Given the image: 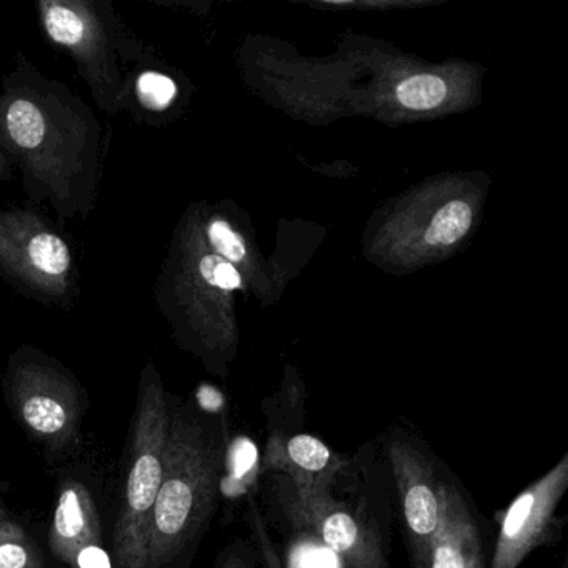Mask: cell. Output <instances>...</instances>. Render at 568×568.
Returning a JSON list of instances; mask_svg holds the SVG:
<instances>
[{"instance_id":"6da1fadb","label":"cell","mask_w":568,"mask_h":568,"mask_svg":"<svg viewBox=\"0 0 568 568\" xmlns=\"http://www.w3.org/2000/svg\"><path fill=\"white\" fill-rule=\"evenodd\" d=\"M88 105L34 69L19 68L0 95V131L26 187L62 215L88 214L98 185L99 125Z\"/></svg>"},{"instance_id":"7a4b0ae2","label":"cell","mask_w":568,"mask_h":568,"mask_svg":"<svg viewBox=\"0 0 568 568\" xmlns=\"http://www.w3.org/2000/svg\"><path fill=\"white\" fill-rule=\"evenodd\" d=\"M227 452L225 417L171 397L164 471L149 540V568L191 567L217 511Z\"/></svg>"},{"instance_id":"3957f363","label":"cell","mask_w":568,"mask_h":568,"mask_svg":"<svg viewBox=\"0 0 568 568\" xmlns=\"http://www.w3.org/2000/svg\"><path fill=\"white\" fill-rule=\"evenodd\" d=\"M171 395L154 365H145L132 415L124 487L112 534L114 568H149L152 515L164 471Z\"/></svg>"},{"instance_id":"277c9868","label":"cell","mask_w":568,"mask_h":568,"mask_svg":"<svg viewBox=\"0 0 568 568\" xmlns=\"http://www.w3.org/2000/svg\"><path fill=\"white\" fill-rule=\"evenodd\" d=\"M264 478L268 504L281 524L321 541L342 568H392L385 527L367 501L338 498L335 485L308 484L284 474Z\"/></svg>"},{"instance_id":"5b68a950","label":"cell","mask_w":568,"mask_h":568,"mask_svg":"<svg viewBox=\"0 0 568 568\" xmlns=\"http://www.w3.org/2000/svg\"><path fill=\"white\" fill-rule=\"evenodd\" d=\"M8 395L14 417L45 447H71L81 430L84 400L78 382L52 362L38 357L12 358Z\"/></svg>"},{"instance_id":"8992f818","label":"cell","mask_w":568,"mask_h":568,"mask_svg":"<svg viewBox=\"0 0 568 568\" xmlns=\"http://www.w3.org/2000/svg\"><path fill=\"white\" fill-rule=\"evenodd\" d=\"M384 452L394 478L395 497L412 568H422L440 521V475L444 462L412 432L392 427Z\"/></svg>"},{"instance_id":"52a82bcc","label":"cell","mask_w":568,"mask_h":568,"mask_svg":"<svg viewBox=\"0 0 568 568\" xmlns=\"http://www.w3.org/2000/svg\"><path fill=\"white\" fill-rule=\"evenodd\" d=\"M568 491V452L540 478L524 488L498 515L488 568H518L541 547H555L567 525L558 507Z\"/></svg>"},{"instance_id":"ba28073f","label":"cell","mask_w":568,"mask_h":568,"mask_svg":"<svg viewBox=\"0 0 568 568\" xmlns=\"http://www.w3.org/2000/svg\"><path fill=\"white\" fill-rule=\"evenodd\" d=\"M74 267L68 242L31 212H0V268L31 294L64 297Z\"/></svg>"},{"instance_id":"9c48e42d","label":"cell","mask_w":568,"mask_h":568,"mask_svg":"<svg viewBox=\"0 0 568 568\" xmlns=\"http://www.w3.org/2000/svg\"><path fill=\"white\" fill-rule=\"evenodd\" d=\"M95 9L98 6L85 2H42L41 18L49 39L78 59L81 71L98 92L99 102L108 111H115L121 81L115 65L109 61V31Z\"/></svg>"},{"instance_id":"30bf717a","label":"cell","mask_w":568,"mask_h":568,"mask_svg":"<svg viewBox=\"0 0 568 568\" xmlns=\"http://www.w3.org/2000/svg\"><path fill=\"white\" fill-rule=\"evenodd\" d=\"M494 537L470 491L442 465L440 521L422 568H488Z\"/></svg>"},{"instance_id":"8fae6325","label":"cell","mask_w":568,"mask_h":568,"mask_svg":"<svg viewBox=\"0 0 568 568\" xmlns=\"http://www.w3.org/2000/svg\"><path fill=\"white\" fill-rule=\"evenodd\" d=\"M52 555L69 568H114L102 540L101 514L88 485L68 480L49 531Z\"/></svg>"},{"instance_id":"7c38bea8","label":"cell","mask_w":568,"mask_h":568,"mask_svg":"<svg viewBox=\"0 0 568 568\" xmlns=\"http://www.w3.org/2000/svg\"><path fill=\"white\" fill-rule=\"evenodd\" d=\"M354 462L332 450L317 435L301 430L265 442L261 475L284 474L294 480L334 487Z\"/></svg>"},{"instance_id":"4fadbf2b","label":"cell","mask_w":568,"mask_h":568,"mask_svg":"<svg viewBox=\"0 0 568 568\" xmlns=\"http://www.w3.org/2000/svg\"><path fill=\"white\" fill-rule=\"evenodd\" d=\"M471 225V209L464 201H452L435 214L425 241L428 244H454L467 234Z\"/></svg>"},{"instance_id":"5bb4252c","label":"cell","mask_w":568,"mask_h":568,"mask_svg":"<svg viewBox=\"0 0 568 568\" xmlns=\"http://www.w3.org/2000/svg\"><path fill=\"white\" fill-rule=\"evenodd\" d=\"M34 545L28 535L12 524H0V568H42Z\"/></svg>"},{"instance_id":"9a60e30c","label":"cell","mask_w":568,"mask_h":568,"mask_svg":"<svg viewBox=\"0 0 568 568\" xmlns=\"http://www.w3.org/2000/svg\"><path fill=\"white\" fill-rule=\"evenodd\" d=\"M134 94L145 111L162 112L178 98V84L161 72L144 71L135 79Z\"/></svg>"},{"instance_id":"2e32d148","label":"cell","mask_w":568,"mask_h":568,"mask_svg":"<svg viewBox=\"0 0 568 568\" xmlns=\"http://www.w3.org/2000/svg\"><path fill=\"white\" fill-rule=\"evenodd\" d=\"M447 94V85L435 75H415L402 82L397 98L405 108L414 111H428L437 108Z\"/></svg>"},{"instance_id":"e0dca14e","label":"cell","mask_w":568,"mask_h":568,"mask_svg":"<svg viewBox=\"0 0 568 568\" xmlns=\"http://www.w3.org/2000/svg\"><path fill=\"white\" fill-rule=\"evenodd\" d=\"M199 272L209 285L221 288V291H235L242 284L237 268L225 258L219 257L217 254H209L202 257Z\"/></svg>"},{"instance_id":"ac0fdd59","label":"cell","mask_w":568,"mask_h":568,"mask_svg":"<svg viewBox=\"0 0 568 568\" xmlns=\"http://www.w3.org/2000/svg\"><path fill=\"white\" fill-rule=\"evenodd\" d=\"M261 567V554L257 545L245 540L242 537H235L229 541L221 554L215 558L212 568H258Z\"/></svg>"},{"instance_id":"d6986e66","label":"cell","mask_w":568,"mask_h":568,"mask_svg":"<svg viewBox=\"0 0 568 568\" xmlns=\"http://www.w3.org/2000/svg\"><path fill=\"white\" fill-rule=\"evenodd\" d=\"M209 241L219 257L227 262H241L245 257V245L241 235L232 231L224 221H214L209 227Z\"/></svg>"},{"instance_id":"ffe728a7","label":"cell","mask_w":568,"mask_h":568,"mask_svg":"<svg viewBox=\"0 0 568 568\" xmlns=\"http://www.w3.org/2000/svg\"><path fill=\"white\" fill-rule=\"evenodd\" d=\"M251 518L255 545H257L258 554H261V565H264V568H284L277 555H275L274 544H272L271 537H268L267 530H265L264 518H262L261 510H258L254 498H251Z\"/></svg>"},{"instance_id":"44dd1931","label":"cell","mask_w":568,"mask_h":568,"mask_svg":"<svg viewBox=\"0 0 568 568\" xmlns=\"http://www.w3.org/2000/svg\"><path fill=\"white\" fill-rule=\"evenodd\" d=\"M9 154H11V152H9L4 135H2V131H0V179H2V181L11 179V161H9Z\"/></svg>"}]
</instances>
